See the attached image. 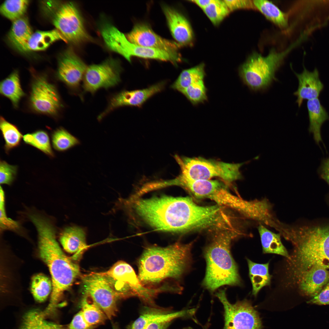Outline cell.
<instances>
[{"instance_id": "5bb4252c", "label": "cell", "mask_w": 329, "mask_h": 329, "mask_svg": "<svg viewBox=\"0 0 329 329\" xmlns=\"http://www.w3.org/2000/svg\"><path fill=\"white\" fill-rule=\"evenodd\" d=\"M119 299L135 296L141 284L133 268L123 261L115 263L108 271L101 272Z\"/></svg>"}, {"instance_id": "74e56055", "label": "cell", "mask_w": 329, "mask_h": 329, "mask_svg": "<svg viewBox=\"0 0 329 329\" xmlns=\"http://www.w3.org/2000/svg\"><path fill=\"white\" fill-rule=\"evenodd\" d=\"M203 10L215 25L219 24L230 12L224 1L220 0H212Z\"/></svg>"}, {"instance_id": "cb8c5ba5", "label": "cell", "mask_w": 329, "mask_h": 329, "mask_svg": "<svg viewBox=\"0 0 329 329\" xmlns=\"http://www.w3.org/2000/svg\"><path fill=\"white\" fill-rule=\"evenodd\" d=\"M264 253L279 255L289 258L290 256L281 239V235L268 229L265 225L259 224L257 227Z\"/></svg>"}, {"instance_id": "f546056e", "label": "cell", "mask_w": 329, "mask_h": 329, "mask_svg": "<svg viewBox=\"0 0 329 329\" xmlns=\"http://www.w3.org/2000/svg\"><path fill=\"white\" fill-rule=\"evenodd\" d=\"M205 64L201 63L183 70L171 86L172 89L180 92L193 83L204 80L206 76Z\"/></svg>"}, {"instance_id": "e575fe53", "label": "cell", "mask_w": 329, "mask_h": 329, "mask_svg": "<svg viewBox=\"0 0 329 329\" xmlns=\"http://www.w3.org/2000/svg\"><path fill=\"white\" fill-rule=\"evenodd\" d=\"M30 289L34 299L39 302H43L52 292V281L43 274H36L32 278Z\"/></svg>"}, {"instance_id": "60d3db41", "label": "cell", "mask_w": 329, "mask_h": 329, "mask_svg": "<svg viewBox=\"0 0 329 329\" xmlns=\"http://www.w3.org/2000/svg\"><path fill=\"white\" fill-rule=\"evenodd\" d=\"M158 308L141 315L132 324L130 329H145L152 321L163 313Z\"/></svg>"}, {"instance_id": "d6986e66", "label": "cell", "mask_w": 329, "mask_h": 329, "mask_svg": "<svg viewBox=\"0 0 329 329\" xmlns=\"http://www.w3.org/2000/svg\"><path fill=\"white\" fill-rule=\"evenodd\" d=\"M294 73L298 79L299 86L294 94L297 97L296 102L300 107L304 100H309L318 98L324 86L320 79L319 73L317 69L310 72L304 67L301 73Z\"/></svg>"}, {"instance_id": "f6af8a7d", "label": "cell", "mask_w": 329, "mask_h": 329, "mask_svg": "<svg viewBox=\"0 0 329 329\" xmlns=\"http://www.w3.org/2000/svg\"><path fill=\"white\" fill-rule=\"evenodd\" d=\"M308 302L319 305H329V282L317 295L313 297Z\"/></svg>"}, {"instance_id": "277c9868", "label": "cell", "mask_w": 329, "mask_h": 329, "mask_svg": "<svg viewBox=\"0 0 329 329\" xmlns=\"http://www.w3.org/2000/svg\"><path fill=\"white\" fill-rule=\"evenodd\" d=\"M282 236L294 247L289 258L298 276L312 267L329 269V225H291L286 224Z\"/></svg>"}, {"instance_id": "b9f144b4", "label": "cell", "mask_w": 329, "mask_h": 329, "mask_svg": "<svg viewBox=\"0 0 329 329\" xmlns=\"http://www.w3.org/2000/svg\"><path fill=\"white\" fill-rule=\"evenodd\" d=\"M0 226L2 230H16L19 228L18 223L9 218L6 214L5 201L0 202Z\"/></svg>"}, {"instance_id": "52a82bcc", "label": "cell", "mask_w": 329, "mask_h": 329, "mask_svg": "<svg viewBox=\"0 0 329 329\" xmlns=\"http://www.w3.org/2000/svg\"><path fill=\"white\" fill-rule=\"evenodd\" d=\"M182 174L194 180H210L217 177L226 183L241 178L240 168L242 163H231L201 157L176 158Z\"/></svg>"}, {"instance_id": "681fc988", "label": "cell", "mask_w": 329, "mask_h": 329, "mask_svg": "<svg viewBox=\"0 0 329 329\" xmlns=\"http://www.w3.org/2000/svg\"><path fill=\"white\" fill-rule=\"evenodd\" d=\"M183 329H192L190 327H187L184 328Z\"/></svg>"}, {"instance_id": "d4e9b609", "label": "cell", "mask_w": 329, "mask_h": 329, "mask_svg": "<svg viewBox=\"0 0 329 329\" xmlns=\"http://www.w3.org/2000/svg\"><path fill=\"white\" fill-rule=\"evenodd\" d=\"M246 260L252 286V293L256 296L263 288L270 285L271 276L269 273V263L259 264L248 258Z\"/></svg>"}, {"instance_id": "5b68a950", "label": "cell", "mask_w": 329, "mask_h": 329, "mask_svg": "<svg viewBox=\"0 0 329 329\" xmlns=\"http://www.w3.org/2000/svg\"><path fill=\"white\" fill-rule=\"evenodd\" d=\"M244 235L238 229H223L216 232L204 250L206 263L202 285L213 292L225 285H241L237 266L231 253L232 241Z\"/></svg>"}, {"instance_id": "7dc6e473", "label": "cell", "mask_w": 329, "mask_h": 329, "mask_svg": "<svg viewBox=\"0 0 329 329\" xmlns=\"http://www.w3.org/2000/svg\"><path fill=\"white\" fill-rule=\"evenodd\" d=\"M212 1V0H193L190 1L203 10L208 6Z\"/></svg>"}, {"instance_id": "7c38bea8", "label": "cell", "mask_w": 329, "mask_h": 329, "mask_svg": "<svg viewBox=\"0 0 329 329\" xmlns=\"http://www.w3.org/2000/svg\"><path fill=\"white\" fill-rule=\"evenodd\" d=\"M122 71L119 61L112 58L100 64L90 65L83 79L84 90L94 94L99 89H107L117 85L121 81Z\"/></svg>"}, {"instance_id": "484cf974", "label": "cell", "mask_w": 329, "mask_h": 329, "mask_svg": "<svg viewBox=\"0 0 329 329\" xmlns=\"http://www.w3.org/2000/svg\"><path fill=\"white\" fill-rule=\"evenodd\" d=\"M1 94L8 98L15 108H17L22 98L25 95L20 84L18 72L13 71L0 83Z\"/></svg>"}, {"instance_id": "d590c367", "label": "cell", "mask_w": 329, "mask_h": 329, "mask_svg": "<svg viewBox=\"0 0 329 329\" xmlns=\"http://www.w3.org/2000/svg\"><path fill=\"white\" fill-rule=\"evenodd\" d=\"M195 310V309H193L172 313L164 312L150 323L145 329H167L175 319L180 317L192 316L194 314Z\"/></svg>"}, {"instance_id": "7a4b0ae2", "label": "cell", "mask_w": 329, "mask_h": 329, "mask_svg": "<svg viewBox=\"0 0 329 329\" xmlns=\"http://www.w3.org/2000/svg\"><path fill=\"white\" fill-rule=\"evenodd\" d=\"M30 219L38 233V247L41 258L48 267L52 278V290L46 310L54 311L65 291L79 275L78 264L62 251L56 239L55 228L49 220L35 214Z\"/></svg>"}, {"instance_id": "c3c4849f", "label": "cell", "mask_w": 329, "mask_h": 329, "mask_svg": "<svg viewBox=\"0 0 329 329\" xmlns=\"http://www.w3.org/2000/svg\"><path fill=\"white\" fill-rule=\"evenodd\" d=\"M112 327L113 329H120L116 324H113Z\"/></svg>"}, {"instance_id": "30bf717a", "label": "cell", "mask_w": 329, "mask_h": 329, "mask_svg": "<svg viewBox=\"0 0 329 329\" xmlns=\"http://www.w3.org/2000/svg\"><path fill=\"white\" fill-rule=\"evenodd\" d=\"M29 102L34 111L52 116L57 115L62 106L55 86L43 74L33 75Z\"/></svg>"}, {"instance_id": "ffe728a7", "label": "cell", "mask_w": 329, "mask_h": 329, "mask_svg": "<svg viewBox=\"0 0 329 329\" xmlns=\"http://www.w3.org/2000/svg\"><path fill=\"white\" fill-rule=\"evenodd\" d=\"M297 278L299 288L302 293L313 297L329 282V270L320 266H315L303 272Z\"/></svg>"}, {"instance_id": "bcb514c9", "label": "cell", "mask_w": 329, "mask_h": 329, "mask_svg": "<svg viewBox=\"0 0 329 329\" xmlns=\"http://www.w3.org/2000/svg\"><path fill=\"white\" fill-rule=\"evenodd\" d=\"M318 172L320 178L329 185V157L322 160Z\"/></svg>"}, {"instance_id": "44dd1931", "label": "cell", "mask_w": 329, "mask_h": 329, "mask_svg": "<svg viewBox=\"0 0 329 329\" xmlns=\"http://www.w3.org/2000/svg\"><path fill=\"white\" fill-rule=\"evenodd\" d=\"M59 241L64 249L74 254L73 260L78 259L87 248L85 233L83 230L76 226L65 228L61 232Z\"/></svg>"}, {"instance_id": "7bdbcfd3", "label": "cell", "mask_w": 329, "mask_h": 329, "mask_svg": "<svg viewBox=\"0 0 329 329\" xmlns=\"http://www.w3.org/2000/svg\"><path fill=\"white\" fill-rule=\"evenodd\" d=\"M230 11L241 9L256 10L253 2L249 0H224Z\"/></svg>"}, {"instance_id": "4dcf8cb0", "label": "cell", "mask_w": 329, "mask_h": 329, "mask_svg": "<svg viewBox=\"0 0 329 329\" xmlns=\"http://www.w3.org/2000/svg\"><path fill=\"white\" fill-rule=\"evenodd\" d=\"M83 317L90 325L97 327L104 323L107 317L101 309L89 295L84 294L81 302Z\"/></svg>"}, {"instance_id": "9c48e42d", "label": "cell", "mask_w": 329, "mask_h": 329, "mask_svg": "<svg viewBox=\"0 0 329 329\" xmlns=\"http://www.w3.org/2000/svg\"><path fill=\"white\" fill-rule=\"evenodd\" d=\"M215 295L223 306L224 329H261V322L258 313L248 301L231 304L227 299L225 289L219 290Z\"/></svg>"}, {"instance_id": "83f0119b", "label": "cell", "mask_w": 329, "mask_h": 329, "mask_svg": "<svg viewBox=\"0 0 329 329\" xmlns=\"http://www.w3.org/2000/svg\"><path fill=\"white\" fill-rule=\"evenodd\" d=\"M59 40L67 41L56 29L48 31H37L32 34L28 41V49L35 51L44 50L54 42Z\"/></svg>"}, {"instance_id": "9a60e30c", "label": "cell", "mask_w": 329, "mask_h": 329, "mask_svg": "<svg viewBox=\"0 0 329 329\" xmlns=\"http://www.w3.org/2000/svg\"><path fill=\"white\" fill-rule=\"evenodd\" d=\"M126 36L129 41L135 44L180 55L178 50L181 46L177 43L161 37L146 24H136Z\"/></svg>"}, {"instance_id": "4316f807", "label": "cell", "mask_w": 329, "mask_h": 329, "mask_svg": "<svg viewBox=\"0 0 329 329\" xmlns=\"http://www.w3.org/2000/svg\"><path fill=\"white\" fill-rule=\"evenodd\" d=\"M256 10L268 20L280 28H286L288 25V15L271 1L264 0H253Z\"/></svg>"}, {"instance_id": "8992f818", "label": "cell", "mask_w": 329, "mask_h": 329, "mask_svg": "<svg viewBox=\"0 0 329 329\" xmlns=\"http://www.w3.org/2000/svg\"><path fill=\"white\" fill-rule=\"evenodd\" d=\"M295 45L293 44L281 52L272 49L266 56L253 52L239 68V75L243 83L253 91L267 89L276 80V72Z\"/></svg>"}, {"instance_id": "1f68e13d", "label": "cell", "mask_w": 329, "mask_h": 329, "mask_svg": "<svg viewBox=\"0 0 329 329\" xmlns=\"http://www.w3.org/2000/svg\"><path fill=\"white\" fill-rule=\"evenodd\" d=\"M0 128L5 141L4 149L7 154L12 149L19 146L23 136L15 125L1 117Z\"/></svg>"}, {"instance_id": "603a6c76", "label": "cell", "mask_w": 329, "mask_h": 329, "mask_svg": "<svg viewBox=\"0 0 329 329\" xmlns=\"http://www.w3.org/2000/svg\"><path fill=\"white\" fill-rule=\"evenodd\" d=\"M33 33L27 19L23 16L13 21L8 38L16 49L24 52L29 51L28 42Z\"/></svg>"}, {"instance_id": "2e32d148", "label": "cell", "mask_w": 329, "mask_h": 329, "mask_svg": "<svg viewBox=\"0 0 329 329\" xmlns=\"http://www.w3.org/2000/svg\"><path fill=\"white\" fill-rule=\"evenodd\" d=\"M87 68L73 51L69 49L59 59L56 76L68 87L75 89L83 80Z\"/></svg>"}, {"instance_id": "836d02e7", "label": "cell", "mask_w": 329, "mask_h": 329, "mask_svg": "<svg viewBox=\"0 0 329 329\" xmlns=\"http://www.w3.org/2000/svg\"><path fill=\"white\" fill-rule=\"evenodd\" d=\"M23 140L24 143L37 148L50 157H55L49 134L46 131L40 129L27 133L23 136Z\"/></svg>"}, {"instance_id": "8fae6325", "label": "cell", "mask_w": 329, "mask_h": 329, "mask_svg": "<svg viewBox=\"0 0 329 329\" xmlns=\"http://www.w3.org/2000/svg\"><path fill=\"white\" fill-rule=\"evenodd\" d=\"M84 294L89 296L111 320L118 312L119 299L105 277L101 272H92L82 277Z\"/></svg>"}, {"instance_id": "ee69618b", "label": "cell", "mask_w": 329, "mask_h": 329, "mask_svg": "<svg viewBox=\"0 0 329 329\" xmlns=\"http://www.w3.org/2000/svg\"><path fill=\"white\" fill-rule=\"evenodd\" d=\"M95 327L86 321L80 310L74 317L67 329H93Z\"/></svg>"}, {"instance_id": "f35d334b", "label": "cell", "mask_w": 329, "mask_h": 329, "mask_svg": "<svg viewBox=\"0 0 329 329\" xmlns=\"http://www.w3.org/2000/svg\"><path fill=\"white\" fill-rule=\"evenodd\" d=\"M194 105L207 100V89L204 80H200L180 92Z\"/></svg>"}, {"instance_id": "6da1fadb", "label": "cell", "mask_w": 329, "mask_h": 329, "mask_svg": "<svg viewBox=\"0 0 329 329\" xmlns=\"http://www.w3.org/2000/svg\"><path fill=\"white\" fill-rule=\"evenodd\" d=\"M133 207L139 216L158 230L181 233L207 230L214 221L211 207L197 205L188 196L141 199Z\"/></svg>"}, {"instance_id": "e0dca14e", "label": "cell", "mask_w": 329, "mask_h": 329, "mask_svg": "<svg viewBox=\"0 0 329 329\" xmlns=\"http://www.w3.org/2000/svg\"><path fill=\"white\" fill-rule=\"evenodd\" d=\"M165 82L162 81L145 89L132 91L124 90L113 96L105 110L98 117L101 120L114 109L123 106H141L147 100L161 91Z\"/></svg>"}, {"instance_id": "ba28073f", "label": "cell", "mask_w": 329, "mask_h": 329, "mask_svg": "<svg viewBox=\"0 0 329 329\" xmlns=\"http://www.w3.org/2000/svg\"><path fill=\"white\" fill-rule=\"evenodd\" d=\"M44 3L46 12L51 17L56 29L67 41L76 44L91 39L86 31L82 18L74 3L52 1Z\"/></svg>"}, {"instance_id": "3957f363", "label": "cell", "mask_w": 329, "mask_h": 329, "mask_svg": "<svg viewBox=\"0 0 329 329\" xmlns=\"http://www.w3.org/2000/svg\"><path fill=\"white\" fill-rule=\"evenodd\" d=\"M193 243L177 242L165 247H147L138 262V277L141 283L154 288L151 285L165 279L181 278L190 264Z\"/></svg>"}, {"instance_id": "7402d4cb", "label": "cell", "mask_w": 329, "mask_h": 329, "mask_svg": "<svg viewBox=\"0 0 329 329\" xmlns=\"http://www.w3.org/2000/svg\"><path fill=\"white\" fill-rule=\"evenodd\" d=\"M309 119V131L313 134L317 144L322 142L321 128L323 123L329 119L328 113L318 98L308 100L307 103Z\"/></svg>"}, {"instance_id": "4fadbf2b", "label": "cell", "mask_w": 329, "mask_h": 329, "mask_svg": "<svg viewBox=\"0 0 329 329\" xmlns=\"http://www.w3.org/2000/svg\"><path fill=\"white\" fill-rule=\"evenodd\" d=\"M107 43L109 48L124 57L129 62L132 56L169 61L176 65L181 61L180 56L166 51L141 46L129 41L126 36L119 30L109 35Z\"/></svg>"}, {"instance_id": "ab89813d", "label": "cell", "mask_w": 329, "mask_h": 329, "mask_svg": "<svg viewBox=\"0 0 329 329\" xmlns=\"http://www.w3.org/2000/svg\"><path fill=\"white\" fill-rule=\"evenodd\" d=\"M18 167L9 164L4 161H0V183L1 184L10 185L17 175Z\"/></svg>"}, {"instance_id": "f1b7e54d", "label": "cell", "mask_w": 329, "mask_h": 329, "mask_svg": "<svg viewBox=\"0 0 329 329\" xmlns=\"http://www.w3.org/2000/svg\"><path fill=\"white\" fill-rule=\"evenodd\" d=\"M42 311L30 310L23 317L19 329H65L63 326L47 321Z\"/></svg>"}, {"instance_id": "ac0fdd59", "label": "cell", "mask_w": 329, "mask_h": 329, "mask_svg": "<svg viewBox=\"0 0 329 329\" xmlns=\"http://www.w3.org/2000/svg\"><path fill=\"white\" fill-rule=\"evenodd\" d=\"M163 9L171 33L181 46L189 45L193 39L191 25L186 18L173 8L164 5Z\"/></svg>"}, {"instance_id": "d6a6232c", "label": "cell", "mask_w": 329, "mask_h": 329, "mask_svg": "<svg viewBox=\"0 0 329 329\" xmlns=\"http://www.w3.org/2000/svg\"><path fill=\"white\" fill-rule=\"evenodd\" d=\"M51 136L52 147L58 152L67 151L80 144L78 138L62 127L53 131Z\"/></svg>"}, {"instance_id": "8d00e7d4", "label": "cell", "mask_w": 329, "mask_h": 329, "mask_svg": "<svg viewBox=\"0 0 329 329\" xmlns=\"http://www.w3.org/2000/svg\"><path fill=\"white\" fill-rule=\"evenodd\" d=\"M29 3V1L27 0H6L1 5L0 11L2 15L13 21L23 16Z\"/></svg>"}]
</instances>
